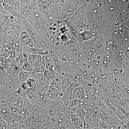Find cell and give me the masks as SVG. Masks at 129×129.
I'll return each instance as SVG.
<instances>
[{"mask_svg": "<svg viewBox=\"0 0 129 129\" xmlns=\"http://www.w3.org/2000/svg\"><path fill=\"white\" fill-rule=\"evenodd\" d=\"M22 25L17 24L5 27L1 31L2 34L8 40L16 43L19 41L22 30Z\"/></svg>", "mask_w": 129, "mask_h": 129, "instance_id": "obj_1", "label": "cell"}, {"mask_svg": "<svg viewBox=\"0 0 129 129\" xmlns=\"http://www.w3.org/2000/svg\"><path fill=\"white\" fill-rule=\"evenodd\" d=\"M20 70H16L9 67L6 70V78L8 86L17 91L20 85L19 74Z\"/></svg>", "mask_w": 129, "mask_h": 129, "instance_id": "obj_2", "label": "cell"}, {"mask_svg": "<svg viewBox=\"0 0 129 129\" xmlns=\"http://www.w3.org/2000/svg\"><path fill=\"white\" fill-rule=\"evenodd\" d=\"M86 113V117L84 121V129H91L94 127H102V121L99 114H96L90 112Z\"/></svg>", "mask_w": 129, "mask_h": 129, "instance_id": "obj_3", "label": "cell"}, {"mask_svg": "<svg viewBox=\"0 0 129 129\" xmlns=\"http://www.w3.org/2000/svg\"><path fill=\"white\" fill-rule=\"evenodd\" d=\"M101 120L108 125L121 124L120 119L107 110H100L98 112Z\"/></svg>", "mask_w": 129, "mask_h": 129, "instance_id": "obj_4", "label": "cell"}, {"mask_svg": "<svg viewBox=\"0 0 129 129\" xmlns=\"http://www.w3.org/2000/svg\"><path fill=\"white\" fill-rule=\"evenodd\" d=\"M78 85H79L77 83L76 80H74L73 82L70 85L66 90L63 92L62 101L63 104L66 107L69 106L71 102L74 98L73 91L74 89Z\"/></svg>", "mask_w": 129, "mask_h": 129, "instance_id": "obj_5", "label": "cell"}, {"mask_svg": "<svg viewBox=\"0 0 129 129\" xmlns=\"http://www.w3.org/2000/svg\"><path fill=\"white\" fill-rule=\"evenodd\" d=\"M23 97V117L38 113V110L33 103L28 99L25 94Z\"/></svg>", "mask_w": 129, "mask_h": 129, "instance_id": "obj_6", "label": "cell"}, {"mask_svg": "<svg viewBox=\"0 0 129 129\" xmlns=\"http://www.w3.org/2000/svg\"><path fill=\"white\" fill-rule=\"evenodd\" d=\"M44 94L46 96L56 102L62 100L63 92L62 91L50 85L47 92Z\"/></svg>", "mask_w": 129, "mask_h": 129, "instance_id": "obj_7", "label": "cell"}, {"mask_svg": "<svg viewBox=\"0 0 129 129\" xmlns=\"http://www.w3.org/2000/svg\"><path fill=\"white\" fill-rule=\"evenodd\" d=\"M19 41L23 46L35 47L34 40L29 33L25 30H22L19 36Z\"/></svg>", "mask_w": 129, "mask_h": 129, "instance_id": "obj_8", "label": "cell"}, {"mask_svg": "<svg viewBox=\"0 0 129 129\" xmlns=\"http://www.w3.org/2000/svg\"><path fill=\"white\" fill-rule=\"evenodd\" d=\"M23 97L21 96L16 102L9 106L13 112L23 116Z\"/></svg>", "mask_w": 129, "mask_h": 129, "instance_id": "obj_9", "label": "cell"}, {"mask_svg": "<svg viewBox=\"0 0 129 129\" xmlns=\"http://www.w3.org/2000/svg\"><path fill=\"white\" fill-rule=\"evenodd\" d=\"M37 0H20L21 14L22 17L26 15L28 11Z\"/></svg>", "mask_w": 129, "mask_h": 129, "instance_id": "obj_10", "label": "cell"}, {"mask_svg": "<svg viewBox=\"0 0 129 129\" xmlns=\"http://www.w3.org/2000/svg\"><path fill=\"white\" fill-rule=\"evenodd\" d=\"M71 121L75 129H84V122L76 114H73L70 115Z\"/></svg>", "mask_w": 129, "mask_h": 129, "instance_id": "obj_11", "label": "cell"}, {"mask_svg": "<svg viewBox=\"0 0 129 129\" xmlns=\"http://www.w3.org/2000/svg\"><path fill=\"white\" fill-rule=\"evenodd\" d=\"M58 123L62 129H75L71 121L70 115L63 116L61 121Z\"/></svg>", "mask_w": 129, "mask_h": 129, "instance_id": "obj_12", "label": "cell"}, {"mask_svg": "<svg viewBox=\"0 0 129 129\" xmlns=\"http://www.w3.org/2000/svg\"><path fill=\"white\" fill-rule=\"evenodd\" d=\"M73 94L74 97L81 102L85 98V91L84 88L80 85L78 86L74 89Z\"/></svg>", "mask_w": 129, "mask_h": 129, "instance_id": "obj_13", "label": "cell"}, {"mask_svg": "<svg viewBox=\"0 0 129 129\" xmlns=\"http://www.w3.org/2000/svg\"><path fill=\"white\" fill-rule=\"evenodd\" d=\"M44 56L46 69L50 70L51 72H56L55 69V64L50 54H49L48 52L44 55Z\"/></svg>", "mask_w": 129, "mask_h": 129, "instance_id": "obj_14", "label": "cell"}, {"mask_svg": "<svg viewBox=\"0 0 129 129\" xmlns=\"http://www.w3.org/2000/svg\"><path fill=\"white\" fill-rule=\"evenodd\" d=\"M33 73L31 72H27L21 69L19 74V80L20 84L26 82L29 79L32 78Z\"/></svg>", "mask_w": 129, "mask_h": 129, "instance_id": "obj_15", "label": "cell"}, {"mask_svg": "<svg viewBox=\"0 0 129 129\" xmlns=\"http://www.w3.org/2000/svg\"><path fill=\"white\" fill-rule=\"evenodd\" d=\"M45 64H40L36 66H32L31 73H44L46 70Z\"/></svg>", "mask_w": 129, "mask_h": 129, "instance_id": "obj_16", "label": "cell"}, {"mask_svg": "<svg viewBox=\"0 0 129 129\" xmlns=\"http://www.w3.org/2000/svg\"><path fill=\"white\" fill-rule=\"evenodd\" d=\"M50 85L58 89L61 90V80L58 77L52 79L50 81Z\"/></svg>", "mask_w": 129, "mask_h": 129, "instance_id": "obj_17", "label": "cell"}, {"mask_svg": "<svg viewBox=\"0 0 129 129\" xmlns=\"http://www.w3.org/2000/svg\"><path fill=\"white\" fill-rule=\"evenodd\" d=\"M76 114L84 122V121L86 117V113L81 104L79 105Z\"/></svg>", "mask_w": 129, "mask_h": 129, "instance_id": "obj_18", "label": "cell"}, {"mask_svg": "<svg viewBox=\"0 0 129 129\" xmlns=\"http://www.w3.org/2000/svg\"><path fill=\"white\" fill-rule=\"evenodd\" d=\"M29 89L27 85L26 82L21 83L19 86L18 90L17 91L19 95L21 96H22L24 95L25 94V93Z\"/></svg>", "mask_w": 129, "mask_h": 129, "instance_id": "obj_19", "label": "cell"}, {"mask_svg": "<svg viewBox=\"0 0 129 129\" xmlns=\"http://www.w3.org/2000/svg\"><path fill=\"white\" fill-rule=\"evenodd\" d=\"M10 67L16 70H20L22 69V66L17 57L14 58L13 59L10 64Z\"/></svg>", "mask_w": 129, "mask_h": 129, "instance_id": "obj_20", "label": "cell"}, {"mask_svg": "<svg viewBox=\"0 0 129 129\" xmlns=\"http://www.w3.org/2000/svg\"><path fill=\"white\" fill-rule=\"evenodd\" d=\"M11 16V15H5L1 13V31L3 29Z\"/></svg>", "mask_w": 129, "mask_h": 129, "instance_id": "obj_21", "label": "cell"}, {"mask_svg": "<svg viewBox=\"0 0 129 129\" xmlns=\"http://www.w3.org/2000/svg\"><path fill=\"white\" fill-rule=\"evenodd\" d=\"M73 82L71 81L69 79L62 78L61 79V90L62 92H64L70 85Z\"/></svg>", "mask_w": 129, "mask_h": 129, "instance_id": "obj_22", "label": "cell"}, {"mask_svg": "<svg viewBox=\"0 0 129 129\" xmlns=\"http://www.w3.org/2000/svg\"><path fill=\"white\" fill-rule=\"evenodd\" d=\"M21 66L24 63L28 61V60L29 55L27 54L24 52H21L17 57Z\"/></svg>", "mask_w": 129, "mask_h": 129, "instance_id": "obj_23", "label": "cell"}, {"mask_svg": "<svg viewBox=\"0 0 129 129\" xmlns=\"http://www.w3.org/2000/svg\"><path fill=\"white\" fill-rule=\"evenodd\" d=\"M29 89H35L37 88V81L35 79L31 78L26 82Z\"/></svg>", "mask_w": 129, "mask_h": 129, "instance_id": "obj_24", "label": "cell"}, {"mask_svg": "<svg viewBox=\"0 0 129 129\" xmlns=\"http://www.w3.org/2000/svg\"><path fill=\"white\" fill-rule=\"evenodd\" d=\"M32 68V64L28 61H27L22 65V70L26 72H31Z\"/></svg>", "mask_w": 129, "mask_h": 129, "instance_id": "obj_25", "label": "cell"}, {"mask_svg": "<svg viewBox=\"0 0 129 129\" xmlns=\"http://www.w3.org/2000/svg\"><path fill=\"white\" fill-rule=\"evenodd\" d=\"M19 124L18 123L13 122H7V129H19Z\"/></svg>", "mask_w": 129, "mask_h": 129, "instance_id": "obj_26", "label": "cell"}, {"mask_svg": "<svg viewBox=\"0 0 129 129\" xmlns=\"http://www.w3.org/2000/svg\"><path fill=\"white\" fill-rule=\"evenodd\" d=\"M41 55H34V54H31V55H29V58L28 61L32 65V64L35 62L36 61V60L39 58Z\"/></svg>", "mask_w": 129, "mask_h": 129, "instance_id": "obj_27", "label": "cell"}, {"mask_svg": "<svg viewBox=\"0 0 129 129\" xmlns=\"http://www.w3.org/2000/svg\"><path fill=\"white\" fill-rule=\"evenodd\" d=\"M19 124V129H29L25 119L24 118L22 122Z\"/></svg>", "mask_w": 129, "mask_h": 129, "instance_id": "obj_28", "label": "cell"}, {"mask_svg": "<svg viewBox=\"0 0 129 129\" xmlns=\"http://www.w3.org/2000/svg\"><path fill=\"white\" fill-rule=\"evenodd\" d=\"M0 129H7V122L1 118L0 119Z\"/></svg>", "mask_w": 129, "mask_h": 129, "instance_id": "obj_29", "label": "cell"}, {"mask_svg": "<svg viewBox=\"0 0 129 129\" xmlns=\"http://www.w3.org/2000/svg\"><path fill=\"white\" fill-rule=\"evenodd\" d=\"M121 124L115 125H108L106 129H120Z\"/></svg>", "mask_w": 129, "mask_h": 129, "instance_id": "obj_30", "label": "cell"}, {"mask_svg": "<svg viewBox=\"0 0 129 129\" xmlns=\"http://www.w3.org/2000/svg\"><path fill=\"white\" fill-rule=\"evenodd\" d=\"M5 1L10 6H13L15 0H5Z\"/></svg>", "mask_w": 129, "mask_h": 129, "instance_id": "obj_31", "label": "cell"}, {"mask_svg": "<svg viewBox=\"0 0 129 129\" xmlns=\"http://www.w3.org/2000/svg\"><path fill=\"white\" fill-rule=\"evenodd\" d=\"M91 129H106L104 128H102V127H94V128H91Z\"/></svg>", "mask_w": 129, "mask_h": 129, "instance_id": "obj_32", "label": "cell"}, {"mask_svg": "<svg viewBox=\"0 0 129 129\" xmlns=\"http://www.w3.org/2000/svg\"></svg>", "mask_w": 129, "mask_h": 129, "instance_id": "obj_33", "label": "cell"}]
</instances>
